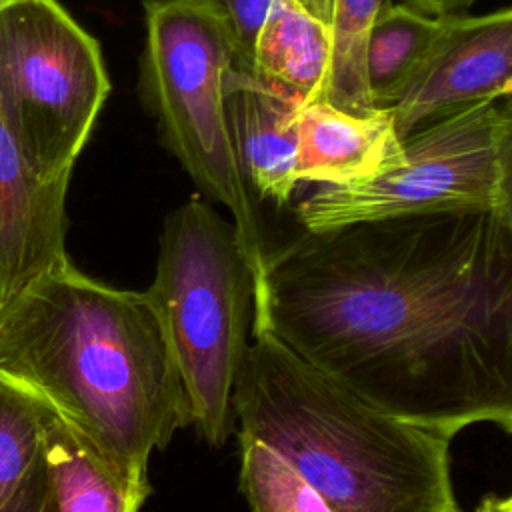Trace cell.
Wrapping results in <instances>:
<instances>
[{
  "label": "cell",
  "mask_w": 512,
  "mask_h": 512,
  "mask_svg": "<svg viewBox=\"0 0 512 512\" xmlns=\"http://www.w3.org/2000/svg\"><path fill=\"white\" fill-rule=\"evenodd\" d=\"M384 412L512 434V222L498 208L304 230L266 248L252 330Z\"/></svg>",
  "instance_id": "cell-1"
},
{
  "label": "cell",
  "mask_w": 512,
  "mask_h": 512,
  "mask_svg": "<svg viewBox=\"0 0 512 512\" xmlns=\"http://www.w3.org/2000/svg\"><path fill=\"white\" fill-rule=\"evenodd\" d=\"M0 378L42 400L132 478H146L150 454L188 426L146 294L102 284L70 260L0 306Z\"/></svg>",
  "instance_id": "cell-2"
},
{
  "label": "cell",
  "mask_w": 512,
  "mask_h": 512,
  "mask_svg": "<svg viewBox=\"0 0 512 512\" xmlns=\"http://www.w3.org/2000/svg\"><path fill=\"white\" fill-rule=\"evenodd\" d=\"M232 394L238 436L284 458L330 512H462L450 440L400 420L252 330Z\"/></svg>",
  "instance_id": "cell-3"
},
{
  "label": "cell",
  "mask_w": 512,
  "mask_h": 512,
  "mask_svg": "<svg viewBox=\"0 0 512 512\" xmlns=\"http://www.w3.org/2000/svg\"><path fill=\"white\" fill-rule=\"evenodd\" d=\"M144 294L178 370L188 426L222 446L234 428L232 394L254 318V276L234 222L200 198L172 210Z\"/></svg>",
  "instance_id": "cell-4"
},
{
  "label": "cell",
  "mask_w": 512,
  "mask_h": 512,
  "mask_svg": "<svg viewBox=\"0 0 512 512\" xmlns=\"http://www.w3.org/2000/svg\"><path fill=\"white\" fill-rule=\"evenodd\" d=\"M144 22L142 100L162 144L200 192L230 210L256 290L266 244L226 108L228 80L240 64L230 20L218 0H144Z\"/></svg>",
  "instance_id": "cell-5"
},
{
  "label": "cell",
  "mask_w": 512,
  "mask_h": 512,
  "mask_svg": "<svg viewBox=\"0 0 512 512\" xmlns=\"http://www.w3.org/2000/svg\"><path fill=\"white\" fill-rule=\"evenodd\" d=\"M110 80L92 38L58 0L0 8V118L48 180H70Z\"/></svg>",
  "instance_id": "cell-6"
},
{
  "label": "cell",
  "mask_w": 512,
  "mask_h": 512,
  "mask_svg": "<svg viewBox=\"0 0 512 512\" xmlns=\"http://www.w3.org/2000/svg\"><path fill=\"white\" fill-rule=\"evenodd\" d=\"M498 116V104H488L402 138L398 158L376 176L318 186L298 204V222L316 232L356 222L496 208Z\"/></svg>",
  "instance_id": "cell-7"
},
{
  "label": "cell",
  "mask_w": 512,
  "mask_h": 512,
  "mask_svg": "<svg viewBox=\"0 0 512 512\" xmlns=\"http://www.w3.org/2000/svg\"><path fill=\"white\" fill-rule=\"evenodd\" d=\"M512 98V8L448 16L402 98L388 108L400 138Z\"/></svg>",
  "instance_id": "cell-8"
},
{
  "label": "cell",
  "mask_w": 512,
  "mask_h": 512,
  "mask_svg": "<svg viewBox=\"0 0 512 512\" xmlns=\"http://www.w3.org/2000/svg\"><path fill=\"white\" fill-rule=\"evenodd\" d=\"M240 62L298 106L322 100L330 74L336 0H218Z\"/></svg>",
  "instance_id": "cell-9"
},
{
  "label": "cell",
  "mask_w": 512,
  "mask_h": 512,
  "mask_svg": "<svg viewBox=\"0 0 512 512\" xmlns=\"http://www.w3.org/2000/svg\"><path fill=\"white\" fill-rule=\"evenodd\" d=\"M68 180L40 176L0 118V306L66 254Z\"/></svg>",
  "instance_id": "cell-10"
},
{
  "label": "cell",
  "mask_w": 512,
  "mask_h": 512,
  "mask_svg": "<svg viewBox=\"0 0 512 512\" xmlns=\"http://www.w3.org/2000/svg\"><path fill=\"white\" fill-rule=\"evenodd\" d=\"M236 156L250 192L286 204L298 188V104L236 64L226 90Z\"/></svg>",
  "instance_id": "cell-11"
},
{
  "label": "cell",
  "mask_w": 512,
  "mask_h": 512,
  "mask_svg": "<svg viewBox=\"0 0 512 512\" xmlns=\"http://www.w3.org/2000/svg\"><path fill=\"white\" fill-rule=\"evenodd\" d=\"M298 180L318 186L362 182L388 168L402 152L390 110L352 114L326 100L296 112Z\"/></svg>",
  "instance_id": "cell-12"
},
{
  "label": "cell",
  "mask_w": 512,
  "mask_h": 512,
  "mask_svg": "<svg viewBox=\"0 0 512 512\" xmlns=\"http://www.w3.org/2000/svg\"><path fill=\"white\" fill-rule=\"evenodd\" d=\"M42 458L48 472V512H140L148 478L114 468L42 400Z\"/></svg>",
  "instance_id": "cell-13"
},
{
  "label": "cell",
  "mask_w": 512,
  "mask_h": 512,
  "mask_svg": "<svg viewBox=\"0 0 512 512\" xmlns=\"http://www.w3.org/2000/svg\"><path fill=\"white\" fill-rule=\"evenodd\" d=\"M446 18L386 0L366 38L364 74L374 108H392L428 62Z\"/></svg>",
  "instance_id": "cell-14"
},
{
  "label": "cell",
  "mask_w": 512,
  "mask_h": 512,
  "mask_svg": "<svg viewBox=\"0 0 512 512\" xmlns=\"http://www.w3.org/2000/svg\"><path fill=\"white\" fill-rule=\"evenodd\" d=\"M386 0H336L332 60L324 98L336 108L352 114H372L374 108L366 88L364 52L368 30Z\"/></svg>",
  "instance_id": "cell-15"
},
{
  "label": "cell",
  "mask_w": 512,
  "mask_h": 512,
  "mask_svg": "<svg viewBox=\"0 0 512 512\" xmlns=\"http://www.w3.org/2000/svg\"><path fill=\"white\" fill-rule=\"evenodd\" d=\"M240 438V492L252 512H330L322 498L274 450Z\"/></svg>",
  "instance_id": "cell-16"
},
{
  "label": "cell",
  "mask_w": 512,
  "mask_h": 512,
  "mask_svg": "<svg viewBox=\"0 0 512 512\" xmlns=\"http://www.w3.org/2000/svg\"><path fill=\"white\" fill-rule=\"evenodd\" d=\"M40 452V400L0 378V506L18 490Z\"/></svg>",
  "instance_id": "cell-17"
},
{
  "label": "cell",
  "mask_w": 512,
  "mask_h": 512,
  "mask_svg": "<svg viewBox=\"0 0 512 512\" xmlns=\"http://www.w3.org/2000/svg\"><path fill=\"white\" fill-rule=\"evenodd\" d=\"M496 128V168H498V204L496 208L512 222V98L498 104Z\"/></svg>",
  "instance_id": "cell-18"
},
{
  "label": "cell",
  "mask_w": 512,
  "mask_h": 512,
  "mask_svg": "<svg viewBox=\"0 0 512 512\" xmlns=\"http://www.w3.org/2000/svg\"><path fill=\"white\" fill-rule=\"evenodd\" d=\"M50 482L42 452L18 490L0 506V512H48Z\"/></svg>",
  "instance_id": "cell-19"
},
{
  "label": "cell",
  "mask_w": 512,
  "mask_h": 512,
  "mask_svg": "<svg viewBox=\"0 0 512 512\" xmlns=\"http://www.w3.org/2000/svg\"><path fill=\"white\" fill-rule=\"evenodd\" d=\"M478 0H404L406 6L432 16V18H448V16H462L470 6Z\"/></svg>",
  "instance_id": "cell-20"
},
{
  "label": "cell",
  "mask_w": 512,
  "mask_h": 512,
  "mask_svg": "<svg viewBox=\"0 0 512 512\" xmlns=\"http://www.w3.org/2000/svg\"><path fill=\"white\" fill-rule=\"evenodd\" d=\"M476 512H512V510L506 508V506L500 502V496L490 494V496H484V498L480 500V504L476 506Z\"/></svg>",
  "instance_id": "cell-21"
},
{
  "label": "cell",
  "mask_w": 512,
  "mask_h": 512,
  "mask_svg": "<svg viewBox=\"0 0 512 512\" xmlns=\"http://www.w3.org/2000/svg\"><path fill=\"white\" fill-rule=\"evenodd\" d=\"M500 502H502L506 508L512 510V494H510V496H500Z\"/></svg>",
  "instance_id": "cell-22"
},
{
  "label": "cell",
  "mask_w": 512,
  "mask_h": 512,
  "mask_svg": "<svg viewBox=\"0 0 512 512\" xmlns=\"http://www.w3.org/2000/svg\"><path fill=\"white\" fill-rule=\"evenodd\" d=\"M10 2H12V0H0V8H4V6L10 4Z\"/></svg>",
  "instance_id": "cell-23"
}]
</instances>
